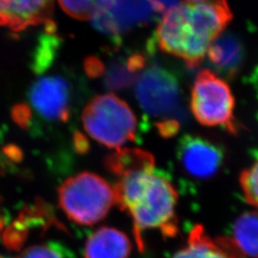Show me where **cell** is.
<instances>
[{"instance_id":"obj_4","label":"cell","mask_w":258,"mask_h":258,"mask_svg":"<svg viewBox=\"0 0 258 258\" xmlns=\"http://www.w3.org/2000/svg\"><path fill=\"white\" fill-rule=\"evenodd\" d=\"M83 127L95 141L121 149L136 139L137 119L127 103L113 94L94 98L83 113Z\"/></svg>"},{"instance_id":"obj_17","label":"cell","mask_w":258,"mask_h":258,"mask_svg":"<svg viewBox=\"0 0 258 258\" xmlns=\"http://www.w3.org/2000/svg\"><path fill=\"white\" fill-rule=\"evenodd\" d=\"M16 258H63V256L55 247L37 245L25 249Z\"/></svg>"},{"instance_id":"obj_15","label":"cell","mask_w":258,"mask_h":258,"mask_svg":"<svg viewBox=\"0 0 258 258\" xmlns=\"http://www.w3.org/2000/svg\"><path fill=\"white\" fill-rule=\"evenodd\" d=\"M240 185L246 201L258 209V159L241 173Z\"/></svg>"},{"instance_id":"obj_14","label":"cell","mask_w":258,"mask_h":258,"mask_svg":"<svg viewBox=\"0 0 258 258\" xmlns=\"http://www.w3.org/2000/svg\"><path fill=\"white\" fill-rule=\"evenodd\" d=\"M231 241L243 255L258 258V212L240 215L233 225Z\"/></svg>"},{"instance_id":"obj_16","label":"cell","mask_w":258,"mask_h":258,"mask_svg":"<svg viewBox=\"0 0 258 258\" xmlns=\"http://www.w3.org/2000/svg\"><path fill=\"white\" fill-rule=\"evenodd\" d=\"M100 0H58L60 7L70 17L86 20L91 19Z\"/></svg>"},{"instance_id":"obj_7","label":"cell","mask_w":258,"mask_h":258,"mask_svg":"<svg viewBox=\"0 0 258 258\" xmlns=\"http://www.w3.org/2000/svg\"><path fill=\"white\" fill-rule=\"evenodd\" d=\"M156 15L149 0H100L90 20L98 31L117 40L133 29L147 26Z\"/></svg>"},{"instance_id":"obj_9","label":"cell","mask_w":258,"mask_h":258,"mask_svg":"<svg viewBox=\"0 0 258 258\" xmlns=\"http://www.w3.org/2000/svg\"><path fill=\"white\" fill-rule=\"evenodd\" d=\"M178 158L184 171L198 179L211 178L221 167L223 153L206 139L186 135L181 139Z\"/></svg>"},{"instance_id":"obj_10","label":"cell","mask_w":258,"mask_h":258,"mask_svg":"<svg viewBox=\"0 0 258 258\" xmlns=\"http://www.w3.org/2000/svg\"><path fill=\"white\" fill-rule=\"evenodd\" d=\"M54 0H0V26L19 32L53 23Z\"/></svg>"},{"instance_id":"obj_2","label":"cell","mask_w":258,"mask_h":258,"mask_svg":"<svg viewBox=\"0 0 258 258\" xmlns=\"http://www.w3.org/2000/svg\"><path fill=\"white\" fill-rule=\"evenodd\" d=\"M232 19L227 0L181 2L163 15L155 33L158 47L195 67Z\"/></svg>"},{"instance_id":"obj_3","label":"cell","mask_w":258,"mask_h":258,"mask_svg":"<svg viewBox=\"0 0 258 258\" xmlns=\"http://www.w3.org/2000/svg\"><path fill=\"white\" fill-rule=\"evenodd\" d=\"M135 96L143 110L157 120L160 135L175 136L184 115L175 77L158 65L145 68L135 82Z\"/></svg>"},{"instance_id":"obj_19","label":"cell","mask_w":258,"mask_h":258,"mask_svg":"<svg viewBox=\"0 0 258 258\" xmlns=\"http://www.w3.org/2000/svg\"><path fill=\"white\" fill-rule=\"evenodd\" d=\"M187 2H198V1H204V0H185Z\"/></svg>"},{"instance_id":"obj_6","label":"cell","mask_w":258,"mask_h":258,"mask_svg":"<svg viewBox=\"0 0 258 258\" xmlns=\"http://www.w3.org/2000/svg\"><path fill=\"white\" fill-rule=\"evenodd\" d=\"M235 101L231 87L211 70L204 69L195 78L190 95L194 118L205 126H221L237 133Z\"/></svg>"},{"instance_id":"obj_11","label":"cell","mask_w":258,"mask_h":258,"mask_svg":"<svg viewBox=\"0 0 258 258\" xmlns=\"http://www.w3.org/2000/svg\"><path fill=\"white\" fill-rule=\"evenodd\" d=\"M231 239H212L201 226L190 232L183 249L172 258H244Z\"/></svg>"},{"instance_id":"obj_5","label":"cell","mask_w":258,"mask_h":258,"mask_svg":"<svg viewBox=\"0 0 258 258\" xmlns=\"http://www.w3.org/2000/svg\"><path fill=\"white\" fill-rule=\"evenodd\" d=\"M58 197L67 216L82 225L102 220L116 203L110 184L102 177L87 172L66 180L59 187Z\"/></svg>"},{"instance_id":"obj_12","label":"cell","mask_w":258,"mask_h":258,"mask_svg":"<svg viewBox=\"0 0 258 258\" xmlns=\"http://www.w3.org/2000/svg\"><path fill=\"white\" fill-rule=\"evenodd\" d=\"M130 249L125 234L113 228H102L87 240L85 258H127Z\"/></svg>"},{"instance_id":"obj_1","label":"cell","mask_w":258,"mask_h":258,"mask_svg":"<svg viewBox=\"0 0 258 258\" xmlns=\"http://www.w3.org/2000/svg\"><path fill=\"white\" fill-rule=\"evenodd\" d=\"M107 166L117 176L113 187L116 203L131 216L139 247L143 246L145 231L175 235L178 194L166 177L157 171L153 156L138 148L119 149L107 159Z\"/></svg>"},{"instance_id":"obj_13","label":"cell","mask_w":258,"mask_h":258,"mask_svg":"<svg viewBox=\"0 0 258 258\" xmlns=\"http://www.w3.org/2000/svg\"><path fill=\"white\" fill-rule=\"evenodd\" d=\"M146 58L140 54H134L124 59H119L108 67L103 65L102 76L104 84L111 90L127 88L136 82L139 75L146 68Z\"/></svg>"},{"instance_id":"obj_8","label":"cell","mask_w":258,"mask_h":258,"mask_svg":"<svg viewBox=\"0 0 258 258\" xmlns=\"http://www.w3.org/2000/svg\"><path fill=\"white\" fill-rule=\"evenodd\" d=\"M30 101L34 109L44 120L66 121L70 116V88L59 76L39 79L30 90Z\"/></svg>"},{"instance_id":"obj_18","label":"cell","mask_w":258,"mask_h":258,"mask_svg":"<svg viewBox=\"0 0 258 258\" xmlns=\"http://www.w3.org/2000/svg\"><path fill=\"white\" fill-rule=\"evenodd\" d=\"M157 14H166L169 10L178 6L181 0H149Z\"/></svg>"}]
</instances>
